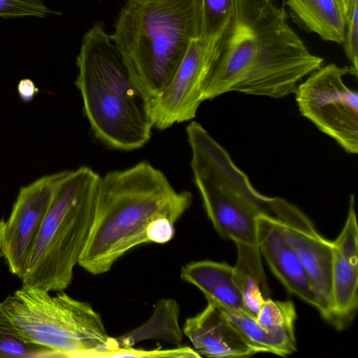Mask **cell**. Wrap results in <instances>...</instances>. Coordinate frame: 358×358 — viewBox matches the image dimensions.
Returning <instances> with one entry per match:
<instances>
[{
	"mask_svg": "<svg viewBox=\"0 0 358 358\" xmlns=\"http://www.w3.org/2000/svg\"><path fill=\"white\" fill-rule=\"evenodd\" d=\"M180 278L196 287L222 308L248 313L243 295L233 278V266L211 260L194 261L182 266Z\"/></svg>",
	"mask_w": 358,
	"mask_h": 358,
	"instance_id": "9a60e30c",
	"label": "cell"
},
{
	"mask_svg": "<svg viewBox=\"0 0 358 358\" xmlns=\"http://www.w3.org/2000/svg\"><path fill=\"white\" fill-rule=\"evenodd\" d=\"M257 242L271 271L287 290L317 309L310 279L298 255L284 237L278 222L259 216L257 220Z\"/></svg>",
	"mask_w": 358,
	"mask_h": 358,
	"instance_id": "4fadbf2b",
	"label": "cell"
},
{
	"mask_svg": "<svg viewBox=\"0 0 358 358\" xmlns=\"http://www.w3.org/2000/svg\"><path fill=\"white\" fill-rule=\"evenodd\" d=\"M100 178L83 166L69 171L59 185L20 277L22 285L47 292L70 285L93 222Z\"/></svg>",
	"mask_w": 358,
	"mask_h": 358,
	"instance_id": "52a82bcc",
	"label": "cell"
},
{
	"mask_svg": "<svg viewBox=\"0 0 358 358\" xmlns=\"http://www.w3.org/2000/svg\"><path fill=\"white\" fill-rule=\"evenodd\" d=\"M186 133L194 182L208 217L222 237L257 245L259 216L306 234L316 233L313 223L296 206L257 192L227 151L200 123L192 121Z\"/></svg>",
	"mask_w": 358,
	"mask_h": 358,
	"instance_id": "3957f363",
	"label": "cell"
},
{
	"mask_svg": "<svg viewBox=\"0 0 358 358\" xmlns=\"http://www.w3.org/2000/svg\"><path fill=\"white\" fill-rule=\"evenodd\" d=\"M323 61L290 27L283 7L267 0H232L201 99L231 92L282 98Z\"/></svg>",
	"mask_w": 358,
	"mask_h": 358,
	"instance_id": "6da1fadb",
	"label": "cell"
},
{
	"mask_svg": "<svg viewBox=\"0 0 358 358\" xmlns=\"http://www.w3.org/2000/svg\"><path fill=\"white\" fill-rule=\"evenodd\" d=\"M358 0H354L347 21L343 45L350 62V74L358 76Z\"/></svg>",
	"mask_w": 358,
	"mask_h": 358,
	"instance_id": "d4e9b609",
	"label": "cell"
},
{
	"mask_svg": "<svg viewBox=\"0 0 358 358\" xmlns=\"http://www.w3.org/2000/svg\"><path fill=\"white\" fill-rule=\"evenodd\" d=\"M17 92L22 101L29 102L38 92V89L31 80L24 78L20 80L17 85Z\"/></svg>",
	"mask_w": 358,
	"mask_h": 358,
	"instance_id": "484cf974",
	"label": "cell"
},
{
	"mask_svg": "<svg viewBox=\"0 0 358 358\" xmlns=\"http://www.w3.org/2000/svg\"><path fill=\"white\" fill-rule=\"evenodd\" d=\"M350 66H320L294 92L301 114L348 154L358 152V93L343 77Z\"/></svg>",
	"mask_w": 358,
	"mask_h": 358,
	"instance_id": "ba28073f",
	"label": "cell"
},
{
	"mask_svg": "<svg viewBox=\"0 0 358 358\" xmlns=\"http://www.w3.org/2000/svg\"><path fill=\"white\" fill-rule=\"evenodd\" d=\"M182 331L201 356L240 357L266 352L248 338L217 304L210 301L201 312L186 319Z\"/></svg>",
	"mask_w": 358,
	"mask_h": 358,
	"instance_id": "8fae6325",
	"label": "cell"
},
{
	"mask_svg": "<svg viewBox=\"0 0 358 358\" xmlns=\"http://www.w3.org/2000/svg\"><path fill=\"white\" fill-rule=\"evenodd\" d=\"M285 3L303 29L324 41L343 44L347 20L336 0H285Z\"/></svg>",
	"mask_w": 358,
	"mask_h": 358,
	"instance_id": "2e32d148",
	"label": "cell"
},
{
	"mask_svg": "<svg viewBox=\"0 0 358 358\" xmlns=\"http://www.w3.org/2000/svg\"><path fill=\"white\" fill-rule=\"evenodd\" d=\"M296 313L290 301H279L269 298L261 306L255 320L264 328L294 327Z\"/></svg>",
	"mask_w": 358,
	"mask_h": 358,
	"instance_id": "ffe728a7",
	"label": "cell"
},
{
	"mask_svg": "<svg viewBox=\"0 0 358 358\" xmlns=\"http://www.w3.org/2000/svg\"><path fill=\"white\" fill-rule=\"evenodd\" d=\"M341 10L348 21L354 0H336Z\"/></svg>",
	"mask_w": 358,
	"mask_h": 358,
	"instance_id": "4316f807",
	"label": "cell"
},
{
	"mask_svg": "<svg viewBox=\"0 0 358 358\" xmlns=\"http://www.w3.org/2000/svg\"><path fill=\"white\" fill-rule=\"evenodd\" d=\"M201 36L200 0H127L111 37L148 104Z\"/></svg>",
	"mask_w": 358,
	"mask_h": 358,
	"instance_id": "5b68a950",
	"label": "cell"
},
{
	"mask_svg": "<svg viewBox=\"0 0 358 358\" xmlns=\"http://www.w3.org/2000/svg\"><path fill=\"white\" fill-rule=\"evenodd\" d=\"M222 29L211 37L201 36L193 41L169 85L148 103V112L153 127L164 130L195 118L203 102L202 93L214 48Z\"/></svg>",
	"mask_w": 358,
	"mask_h": 358,
	"instance_id": "9c48e42d",
	"label": "cell"
},
{
	"mask_svg": "<svg viewBox=\"0 0 358 358\" xmlns=\"http://www.w3.org/2000/svg\"><path fill=\"white\" fill-rule=\"evenodd\" d=\"M201 356L193 348L187 346H178L171 349H155L142 350L136 349L134 347L118 348L115 350L107 352L102 355L101 358L108 357H174V358H189L201 357Z\"/></svg>",
	"mask_w": 358,
	"mask_h": 358,
	"instance_id": "7402d4cb",
	"label": "cell"
},
{
	"mask_svg": "<svg viewBox=\"0 0 358 358\" xmlns=\"http://www.w3.org/2000/svg\"><path fill=\"white\" fill-rule=\"evenodd\" d=\"M0 331L57 357L101 358L120 348L90 303L24 285L0 302Z\"/></svg>",
	"mask_w": 358,
	"mask_h": 358,
	"instance_id": "8992f818",
	"label": "cell"
},
{
	"mask_svg": "<svg viewBox=\"0 0 358 358\" xmlns=\"http://www.w3.org/2000/svg\"><path fill=\"white\" fill-rule=\"evenodd\" d=\"M69 172L66 170L44 176L19 191L5 222L2 252L9 271L20 278L55 192Z\"/></svg>",
	"mask_w": 358,
	"mask_h": 358,
	"instance_id": "30bf717a",
	"label": "cell"
},
{
	"mask_svg": "<svg viewBox=\"0 0 358 358\" xmlns=\"http://www.w3.org/2000/svg\"><path fill=\"white\" fill-rule=\"evenodd\" d=\"M201 37L209 38L218 33L227 23L232 0H200Z\"/></svg>",
	"mask_w": 358,
	"mask_h": 358,
	"instance_id": "44dd1931",
	"label": "cell"
},
{
	"mask_svg": "<svg viewBox=\"0 0 358 358\" xmlns=\"http://www.w3.org/2000/svg\"><path fill=\"white\" fill-rule=\"evenodd\" d=\"M4 225H5V222L3 220H0V257L3 256L2 240H3V233Z\"/></svg>",
	"mask_w": 358,
	"mask_h": 358,
	"instance_id": "83f0119b",
	"label": "cell"
},
{
	"mask_svg": "<svg viewBox=\"0 0 358 358\" xmlns=\"http://www.w3.org/2000/svg\"><path fill=\"white\" fill-rule=\"evenodd\" d=\"M76 65L75 85L94 136L119 150L143 147L153 128L148 101L102 22L95 23L84 35Z\"/></svg>",
	"mask_w": 358,
	"mask_h": 358,
	"instance_id": "277c9868",
	"label": "cell"
},
{
	"mask_svg": "<svg viewBox=\"0 0 358 358\" xmlns=\"http://www.w3.org/2000/svg\"><path fill=\"white\" fill-rule=\"evenodd\" d=\"M189 192H176L166 176L146 161L101 177L94 219L78 264L92 275L110 270L131 250L166 243L189 208Z\"/></svg>",
	"mask_w": 358,
	"mask_h": 358,
	"instance_id": "7a4b0ae2",
	"label": "cell"
},
{
	"mask_svg": "<svg viewBox=\"0 0 358 358\" xmlns=\"http://www.w3.org/2000/svg\"><path fill=\"white\" fill-rule=\"evenodd\" d=\"M310 279L318 303L317 310L331 323L333 303V243L279 223Z\"/></svg>",
	"mask_w": 358,
	"mask_h": 358,
	"instance_id": "5bb4252c",
	"label": "cell"
},
{
	"mask_svg": "<svg viewBox=\"0 0 358 358\" xmlns=\"http://www.w3.org/2000/svg\"><path fill=\"white\" fill-rule=\"evenodd\" d=\"M333 243V324L344 327L358 304V229L355 198L350 196L345 226Z\"/></svg>",
	"mask_w": 358,
	"mask_h": 358,
	"instance_id": "7c38bea8",
	"label": "cell"
},
{
	"mask_svg": "<svg viewBox=\"0 0 358 358\" xmlns=\"http://www.w3.org/2000/svg\"><path fill=\"white\" fill-rule=\"evenodd\" d=\"M179 315L180 306L175 299H161L143 324L115 338L120 348L134 347L146 339H159L180 346L184 334L179 324Z\"/></svg>",
	"mask_w": 358,
	"mask_h": 358,
	"instance_id": "ac0fdd59",
	"label": "cell"
},
{
	"mask_svg": "<svg viewBox=\"0 0 358 358\" xmlns=\"http://www.w3.org/2000/svg\"><path fill=\"white\" fill-rule=\"evenodd\" d=\"M238 258L233 267V278L241 291L248 314L256 318L268 288L257 245L236 242Z\"/></svg>",
	"mask_w": 358,
	"mask_h": 358,
	"instance_id": "e0dca14e",
	"label": "cell"
},
{
	"mask_svg": "<svg viewBox=\"0 0 358 358\" xmlns=\"http://www.w3.org/2000/svg\"><path fill=\"white\" fill-rule=\"evenodd\" d=\"M55 13L43 0H0V17H45Z\"/></svg>",
	"mask_w": 358,
	"mask_h": 358,
	"instance_id": "603a6c76",
	"label": "cell"
},
{
	"mask_svg": "<svg viewBox=\"0 0 358 358\" xmlns=\"http://www.w3.org/2000/svg\"><path fill=\"white\" fill-rule=\"evenodd\" d=\"M0 357H53L54 355L48 348L25 343L11 335L0 331Z\"/></svg>",
	"mask_w": 358,
	"mask_h": 358,
	"instance_id": "cb8c5ba5",
	"label": "cell"
},
{
	"mask_svg": "<svg viewBox=\"0 0 358 358\" xmlns=\"http://www.w3.org/2000/svg\"><path fill=\"white\" fill-rule=\"evenodd\" d=\"M221 308L248 338L266 352L285 357L296 350L294 327L264 328L245 312Z\"/></svg>",
	"mask_w": 358,
	"mask_h": 358,
	"instance_id": "d6986e66",
	"label": "cell"
}]
</instances>
